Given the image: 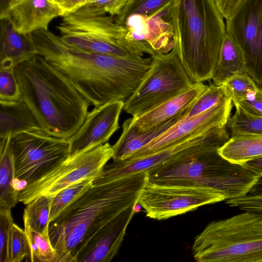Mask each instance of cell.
I'll list each match as a JSON object with an SVG mask.
<instances>
[{"label":"cell","mask_w":262,"mask_h":262,"mask_svg":"<svg viewBox=\"0 0 262 262\" xmlns=\"http://www.w3.org/2000/svg\"><path fill=\"white\" fill-rule=\"evenodd\" d=\"M38 54L95 107L126 100L149 69L151 57H121L86 52L64 43L48 29L32 33Z\"/></svg>","instance_id":"cell-1"},{"label":"cell","mask_w":262,"mask_h":262,"mask_svg":"<svg viewBox=\"0 0 262 262\" xmlns=\"http://www.w3.org/2000/svg\"><path fill=\"white\" fill-rule=\"evenodd\" d=\"M148 171L115 177L104 167L91 186L49 224L53 262H73L78 250L121 212L136 206Z\"/></svg>","instance_id":"cell-2"},{"label":"cell","mask_w":262,"mask_h":262,"mask_svg":"<svg viewBox=\"0 0 262 262\" xmlns=\"http://www.w3.org/2000/svg\"><path fill=\"white\" fill-rule=\"evenodd\" d=\"M20 100L34 115L41 129L69 139L81 127L89 102L39 54L14 68Z\"/></svg>","instance_id":"cell-3"},{"label":"cell","mask_w":262,"mask_h":262,"mask_svg":"<svg viewBox=\"0 0 262 262\" xmlns=\"http://www.w3.org/2000/svg\"><path fill=\"white\" fill-rule=\"evenodd\" d=\"M230 138L227 131L186 149L148 171V181L160 185L211 188L222 192L227 200L246 194L262 176L220 155L219 148Z\"/></svg>","instance_id":"cell-4"},{"label":"cell","mask_w":262,"mask_h":262,"mask_svg":"<svg viewBox=\"0 0 262 262\" xmlns=\"http://www.w3.org/2000/svg\"><path fill=\"white\" fill-rule=\"evenodd\" d=\"M224 19L214 0H174L169 9L173 50L193 83L212 79L227 34Z\"/></svg>","instance_id":"cell-5"},{"label":"cell","mask_w":262,"mask_h":262,"mask_svg":"<svg viewBox=\"0 0 262 262\" xmlns=\"http://www.w3.org/2000/svg\"><path fill=\"white\" fill-rule=\"evenodd\" d=\"M192 252L198 262H262V215L244 211L209 223Z\"/></svg>","instance_id":"cell-6"},{"label":"cell","mask_w":262,"mask_h":262,"mask_svg":"<svg viewBox=\"0 0 262 262\" xmlns=\"http://www.w3.org/2000/svg\"><path fill=\"white\" fill-rule=\"evenodd\" d=\"M56 27L61 40L83 51L121 57H143L126 38L127 28L106 13L81 7Z\"/></svg>","instance_id":"cell-7"},{"label":"cell","mask_w":262,"mask_h":262,"mask_svg":"<svg viewBox=\"0 0 262 262\" xmlns=\"http://www.w3.org/2000/svg\"><path fill=\"white\" fill-rule=\"evenodd\" d=\"M151 57L149 69L124 103L123 110L134 118L176 97L194 83L173 50Z\"/></svg>","instance_id":"cell-8"},{"label":"cell","mask_w":262,"mask_h":262,"mask_svg":"<svg viewBox=\"0 0 262 262\" xmlns=\"http://www.w3.org/2000/svg\"><path fill=\"white\" fill-rule=\"evenodd\" d=\"M11 144L16 183L25 186L53 170L70 155L68 139L52 136L41 129L18 134L11 138Z\"/></svg>","instance_id":"cell-9"},{"label":"cell","mask_w":262,"mask_h":262,"mask_svg":"<svg viewBox=\"0 0 262 262\" xmlns=\"http://www.w3.org/2000/svg\"><path fill=\"white\" fill-rule=\"evenodd\" d=\"M108 143L69 157L53 170L19 191L18 201L27 204L41 195L54 196L61 190L85 179L100 174L112 158Z\"/></svg>","instance_id":"cell-10"},{"label":"cell","mask_w":262,"mask_h":262,"mask_svg":"<svg viewBox=\"0 0 262 262\" xmlns=\"http://www.w3.org/2000/svg\"><path fill=\"white\" fill-rule=\"evenodd\" d=\"M226 200L222 192L211 188L160 185L148 180L138 203L145 210L146 216L160 221Z\"/></svg>","instance_id":"cell-11"},{"label":"cell","mask_w":262,"mask_h":262,"mask_svg":"<svg viewBox=\"0 0 262 262\" xmlns=\"http://www.w3.org/2000/svg\"><path fill=\"white\" fill-rule=\"evenodd\" d=\"M227 34L239 47L247 73L262 85V0H243L226 20Z\"/></svg>","instance_id":"cell-12"},{"label":"cell","mask_w":262,"mask_h":262,"mask_svg":"<svg viewBox=\"0 0 262 262\" xmlns=\"http://www.w3.org/2000/svg\"><path fill=\"white\" fill-rule=\"evenodd\" d=\"M227 130L226 126L201 131L186 136L159 149L127 159L106 164L105 168L115 177L152 170L186 149L214 139Z\"/></svg>","instance_id":"cell-13"},{"label":"cell","mask_w":262,"mask_h":262,"mask_svg":"<svg viewBox=\"0 0 262 262\" xmlns=\"http://www.w3.org/2000/svg\"><path fill=\"white\" fill-rule=\"evenodd\" d=\"M124 101L117 100L95 107L88 112L79 129L70 138V156L107 142L119 128V119Z\"/></svg>","instance_id":"cell-14"},{"label":"cell","mask_w":262,"mask_h":262,"mask_svg":"<svg viewBox=\"0 0 262 262\" xmlns=\"http://www.w3.org/2000/svg\"><path fill=\"white\" fill-rule=\"evenodd\" d=\"M169 9L150 15L128 17L124 25L127 29L126 38L139 43L150 56L169 53L174 48L173 28L166 20Z\"/></svg>","instance_id":"cell-15"},{"label":"cell","mask_w":262,"mask_h":262,"mask_svg":"<svg viewBox=\"0 0 262 262\" xmlns=\"http://www.w3.org/2000/svg\"><path fill=\"white\" fill-rule=\"evenodd\" d=\"M233 105L230 97L196 116L189 119H181L131 157L159 149L199 132L226 126L231 116Z\"/></svg>","instance_id":"cell-16"},{"label":"cell","mask_w":262,"mask_h":262,"mask_svg":"<svg viewBox=\"0 0 262 262\" xmlns=\"http://www.w3.org/2000/svg\"><path fill=\"white\" fill-rule=\"evenodd\" d=\"M135 206L121 212L99 229L76 252L73 262L110 261L118 253Z\"/></svg>","instance_id":"cell-17"},{"label":"cell","mask_w":262,"mask_h":262,"mask_svg":"<svg viewBox=\"0 0 262 262\" xmlns=\"http://www.w3.org/2000/svg\"><path fill=\"white\" fill-rule=\"evenodd\" d=\"M59 16L60 10L52 0H14L1 8L0 18L8 21L18 33L29 34L47 30Z\"/></svg>","instance_id":"cell-18"},{"label":"cell","mask_w":262,"mask_h":262,"mask_svg":"<svg viewBox=\"0 0 262 262\" xmlns=\"http://www.w3.org/2000/svg\"><path fill=\"white\" fill-rule=\"evenodd\" d=\"M208 87L195 82L179 95L162 103L138 117L130 118V123L139 131H146L184 113Z\"/></svg>","instance_id":"cell-19"},{"label":"cell","mask_w":262,"mask_h":262,"mask_svg":"<svg viewBox=\"0 0 262 262\" xmlns=\"http://www.w3.org/2000/svg\"><path fill=\"white\" fill-rule=\"evenodd\" d=\"M1 20L0 68H14L38 54L32 33H19L8 21Z\"/></svg>","instance_id":"cell-20"},{"label":"cell","mask_w":262,"mask_h":262,"mask_svg":"<svg viewBox=\"0 0 262 262\" xmlns=\"http://www.w3.org/2000/svg\"><path fill=\"white\" fill-rule=\"evenodd\" d=\"M184 113L146 131H139L133 126L130 123V118L125 120L122 124L121 136L112 145L113 161H122L130 157L154 138L180 120Z\"/></svg>","instance_id":"cell-21"},{"label":"cell","mask_w":262,"mask_h":262,"mask_svg":"<svg viewBox=\"0 0 262 262\" xmlns=\"http://www.w3.org/2000/svg\"><path fill=\"white\" fill-rule=\"evenodd\" d=\"M41 130L33 113L21 100L0 101V139L9 134Z\"/></svg>","instance_id":"cell-22"},{"label":"cell","mask_w":262,"mask_h":262,"mask_svg":"<svg viewBox=\"0 0 262 262\" xmlns=\"http://www.w3.org/2000/svg\"><path fill=\"white\" fill-rule=\"evenodd\" d=\"M11 138L9 134L0 139V208L4 209H11L19 202Z\"/></svg>","instance_id":"cell-23"},{"label":"cell","mask_w":262,"mask_h":262,"mask_svg":"<svg viewBox=\"0 0 262 262\" xmlns=\"http://www.w3.org/2000/svg\"><path fill=\"white\" fill-rule=\"evenodd\" d=\"M218 152L229 162L244 164L262 158V136L241 135L230 137Z\"/></svg>","instance_id":"cell-24"},{"label":"cell","mask_w":262,"mask_h":262,"mask_svg":"<svg viewBox=\"0 0 262 262\" xmlns=\"http://www.w3.org/2000/svg\"><path fill=\"white\" fill-rule=\"evenodd\" d=\"M244 72H246L242 53L235 41L227 34L211 79L213 84H224L232 77Z\"/></svg>","instance_id":"cell-25"},{"label":"cell","mask_w":262,"mask_h":262,"mask_svg":"<svg viewBox=\"0 0 262 262\" xmlns=\"http://www.w3.org/2000/svg\"><path fill=\"white\" fill-rule=\"evenodd\" d=\"M53 197L41 195L26 204L23 214L24 227L49 236L50 210Z\"/></svg>","instance_id":"cell-26"},{"label":"cell","mask_w":262,"mask_h":262,"mask_svg":"<svg viewBox=\"0 0 262 262\" xmlns=\"http://www.w3.org/2000/svg\"><path fill=\"white\" fill-rule=\"evenodd\" d=\"M230 97L225 84L216 85L211 84L186 110L182 119H189L196 116Z\"/></svg>","instance_id":"cell-27"},{"label":"cell","mask_w":262,"mask_h":262,"mask_svg":"<svg viewBox=\"0 0 262 262\" xmlns=\"http://www.w3.org/2000/svg\"><path fill=\"white\" fill-rule=\"evenodd\" d=\"M230 116L226 127L230 137L241 135L262 136V117L247 113L238 105Z\"/></svg>","instance_id":"cell-28"},{"label":"cell","mask_w":262,"mask_h":262,"mask_svg":"<svg viewBox=\"0 0 262 262\" xmlns=\"http://www.w3.org/2000/svg\"><path fill=\"white\" fill-rule=\"evenodd\" d=\"M174 0H130L120 14L114 17L115 21L124 25L132 15H150L163 10L169 9Z\"/></svg>","instance_id":"cell-29"},{"label":"cell","mask_w":262,"mask_h":262,"mask_svg":"<svg viewBox=\"0 0 262 262\" xmlns=\"http://www.w3.org/2000/svg\"><path fill=\"white\" fill-rule=\"evenodd\" d=\"M30 247L28 261L53 262L55 250L49 236H45L28 227H24Z\"/></svg>","instance_id":"cell-30"},{"label":"cell","mask_w":262,"mask_h":262,"mask_svg":"<svg viewBox=\"0 0 262 262\" xmlns=\"http://www.w3.org/2000/svg\"><path fill=\"white\" fill-rule=\"evenodd\" d=\"M95 178L79 181L55 195L51 207L50 223L57 217L65 207L88 189L93 184Z\"/></svg>","instance_id":"cell-31"},{"label":"cell","mask_w":262,"mask_h":262,"mask_svg":"<svg viewBox=\"0 0 262 262\" xmlns=\"http://www.w3.org/2000/svg\"><path fill=\"white\" fill-rule=\"evenodd\" d=\"M225 202L230 207L262 215V177L247 193L239 197L227 199Z\"/></svg>","instance_id":"cell-32"},{"label":"cell","mask_w":262,"mask_h":262,"mask_svg":"<svg viewBox=\"0 0 262 262\" xmlns=\"http://www.w3.org/2000/svg\"><path fill=\"white\" fill-rule=\"evenodd\" d=\"M224 84L231 97L233 103L248 98L257 92L260 88L247 72L232 77Z\"/></svg>","instance_id":"cell-33"},{"label":"cell","mask_w":262,"mask_h":262,"mask_svg":"<svg viewBox=\"0 0 262 262\" xmlns=\"http://www.w3.org/2000/svg\"><path fill=\"white\" fill-rule=\"evenodd\" d=\"M9 251L10 262H20L28 258L29 243L24 230L13 224L10 233Z\"/></svg>","instance_id":"cell-34"},{"label":"cell","mask_w":262,"mask_h":262,"mask_svg":"<svg viewBox=\"0 0 262 262\" xmlns=\"http://www.w3.org/2000/svg\"><path fill=\"white\" fill-rule=\"evenodd\" d=\"M14 68H0V101L20 100L19 85Z\"/></svg>","instance_id":"cell-35"},{"label":"cell","mask_w":262,"mask_h":262,"mask_svg":"<svg viewBox=\"0 0 262 262\" xmlns=\"http://www.w3.org/2000/svg\"><path fill=\"white\" fill-rule=\"evenodd\" d=\"M13 224L11 209L0 208V262H10L9 244Z\"/></svg>","instance_id":"cell-36"},{"label":"cell","mask_w":262,"mask_h":262,"mask_svg":"<svg viewBox=\"0 0 262 262\" xmlns=\"http://www.w3.org/2000/svg\"><path fill=\"white\" fill-rule=\"evenodd\" d=\"M130 1L90 0L82 6L92 10L108 14L114 17L120 14L121 11Z\"/></svg>","instance_id":"cell-37"},{"label":"cell","mask_w":262,"mask_h":262,"mask_svg":"<svg viewBox=\"0 0 262 262\" xmlns=\"http://www.w3.org/2000/svg\"><path fill=\"white\" fill-rule=\"evenodd\" d=\"M238 105L247 113L262 117V90L260 89L248 98L233 103Z\"/></svg>","instance_id":"cell-38"},{"label":"cell","mask_w":262,"mask_h":262,"mask_svg":"<svg viewBox=\"0 0 262 262\" xmlns=\"http://www.w3.org/2000/svg\"><path fill=\"white\" fill-rule=\"evenodd\" d=\"M60 10L61 16L73 12L90 0H52Z\"/></svg>","instance_id":"cell-39"},{"label":"cell","mask_w":262,"mask_h":262,"mask_svg":"<svg viewBox=\"0 0 262 262\" xmlns=\"http://www.w3.org/2000/svg\"><path fill=\"white\" fill-rule=\"evenodd\" d=\"M216 5L226 20L234 14L243 0H214Z\"/></svg>","instance_id":"cell-40"},{"label":"cell","mask_w":262,"mask_h":262,"mask_svg":"<svg viewBox=\"0 0 262 262\" xmlns=\"http://www.w3.org/2000/svg\"><path fill=\"white\" fill-rule=\"evenodd\" d=\"M252 171L262 176V158L251 160L244 164Z\"/></svg>","instance_id":"cell-41"},{"label":"cell","mask_w":262,"mask_h":262,"mask_svg":"<svg viewBox=\"0 0 262 262\" xmlns=\"http://www.w3.org/2000/svg\"><path fill=\"white\" fill-rule=\"evenodd\" d=\"M10 0H1V8L4 6Z\"/></svg>","instance_id":"cell-42"}]
</instances>
